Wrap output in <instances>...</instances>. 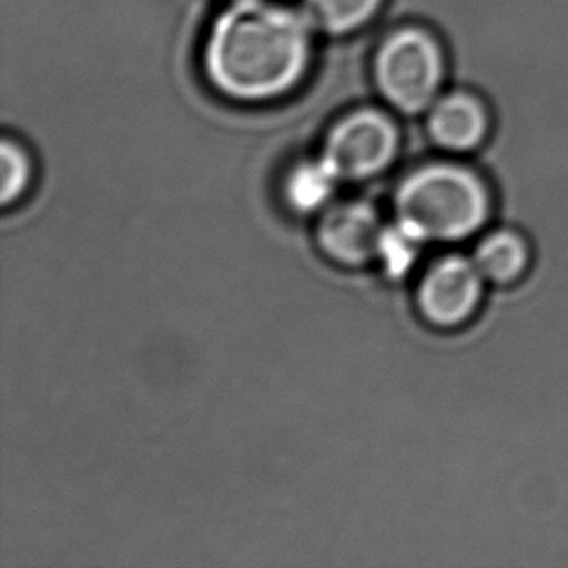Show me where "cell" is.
I'll list each match as a JSON object with an SVG mask.
<instances>
[{"mask_svg":"<svg viewBox=\"0 0 568 568\" xmlns=\"http://www.w3.org/2000/svg\"><path fill=\"white\" fill-rule=\"evenodd\" d=\"M384 227L369 204L349 202L332 207L318 225V243L332 261L359 266L378 256Z\"/></svg>","mask_w":568,"mask_h":568,"instance_id":"6","label":"cell"},{"mask_svg":"<svg viewBox=\"0 0 568 568\" xmlns=\"http://www.w3.org/2000/svg\"><path fill=\"white\" fill-rule=\"evenodd\" d=\"M422 245V239L396 222V225H392V227H384L378 256L383 258L386 272L390 276H402L414 264L417 251Z\"/></svg>","mask_w":568,"mask_h":568,"instance_id":"11","label":"cell"},{"mask_svg":"<svg viewBox=\"0 0 568 568\" xmlns=\"http://www.w3.org/2000/svg\"><path fill=\"white\" fill-rule=\"evenodd\" d=\"M381 0H305V16L313 26L344 33L375 14Z\"/></svg>","mask_w":568,"mask_h":568,"instance_id":"9","label":"cell"},{"mask_svg":"<svg viewBox=\"0 0 568 568\" xmlns=\"http://www.w3.org/2000/svg\"><path fill=\"white\" fill-rule=\"evenodd\" d=\"M305 12L261 0H239L210 31L207 77L239 100H268L290 90L308 61Z\"/></svg>","mask_w":568,"mask_h":568,"instance_id":"1","label":"cell"},{"mask_svg":"<svg viewBox=\"0 0 568 568\" xmlns=\"http://www.w3.org/2000/svg\"><path fill=\"white\" fill-rule=\"evenodd\" d=\"M398 134L381 113L363 111L339 123L321 162L338 181H362L383 171L396 154Z\"/></svg>","mask_w":568,"mask_h":568,"instance_id":"4","label":"cell"},{"mask_svg":"<svg viewBox=\"0 0 568 568\" xmlns=\"http://www.w3.org/2000/svg\"><path fill=\"white\" fill-rule=\"evenodd\" d=\"M338 183L321 160L305 163L293 171L287 183V199L300 212H313L331 199Z\"/></svg>","mask_w":568,"mask_h":568,"instance_id":"10","label":"cell"},{"mask_svg":"<svg viewBox=\"0 0 568 568\" xmlns=\"http://www.w3.org/2000/svg\"><path fill=\"white\" fill-rule=\"evenodd\" d=\"M485 111L474 98L454 93L438 101L429 119L430 136L448 150L464 152L476 148L484 139Z\"/></svg>","mask_w":568,"mask_h":568,"instance_id":"7","label":"cell"},{"mask_svg":"<svg viewBox=\"0 0 568 568\" xmlns=\"http://www.w3.org/2000/svg\"><path fill=\"white\" fill-rule=\"evenodd\" d=\"M443 77L438 47L423 31L406 30L384 43L377 59V80L386 100L406 113L429 105Z\"/></svg>","mask_w":568,"mask_h":568,"instance_id":"3","label":"cell"},{"mask_svg":"<svg viewBox=\"0 0 568 568\" xmlns=\"http://www.w3.org/2000/svg\"><path fill=\"white\" fill-rule=\"evenodd\" d=\"M477 270L481 276L491 282H510L523 272L528 253L523 239L515 233H495L485 239L474 256Z\"/></svg>","mask_w":568,"mask_h":568,"instance_id":"8","label":"cell"},{"mask_svg":"<svg viewBox=\"0 0 568 568\" xmlns=\"http://www.w3.org/2000/svg\"><path fill=\"white\" fill-rule=\"evenodd\" d=\"M487 194L479 179L453 165L417 171L396 194V222L425 241L468 237L485 222Z\"/></svg>","mask_w":568,"mask_h":568,"instance_id":"2","label":"cell"},{"mask_svg":"<svg viewBox=\"0 0 568 568\" xmlns=\"http://www.w3.org/2000/svg\"><path fill=\"white\" fill-rule=\"evenodd\" d=\"M476 262L450 256L429 270L419 290V307L430 323L453 326L466 318L481 295Z\"/></svg>","mask_w":568,"mask_h":568,"instance_id":"5","label":"cell"},{"mask_svg":"<svg viewBox=\"0 0 568 568\" xmlns=\"http://www.w3.org/2000/svg\"><path fill=\"white\" fill-rule=\"evenodd\" d=\"M0 162H2V189L0 200L2 204H10L12 200L20 199L23 189L30 179V163L20 148L4 142L0 150Z\"/></svg>","mask_w":568,"mask_h":568,"instance_id":"12","label":"cell"}]
</instances>
